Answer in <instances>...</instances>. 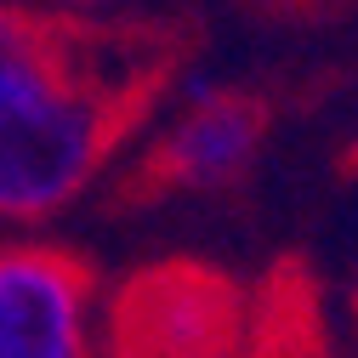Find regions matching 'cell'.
Returning a JSON list of instances; mask_svg holds the SVG:
<instances>
[{"instance_id": "2", "label": "cell", "mask_w": 358, "mask_h": 358, "mask_svg": "<svg viewBox=\"0 0 358 358\" xmlns=\"http://www.w3.org/2000/svg\"><path fill=\"white\" fill-rule=\"evenodd\" d=\"M267 131H273V103L250 85H188L182 108L159 120L143 148L114 176L120 210H148L165 199L222 194L256 171Z\"/></svg>"}, {"instance_id": "1", "label": "cell", "mask_w": 358, "mask_h": 358, "mask_svg": "<svg viewBox=\"0 0 358 358\" xmlns=\"http://www.w3.org/2000/svg\"><path fill=\"white\" fill-rule=\"evenodd\" d=\"M188 17H63L0 0V222L40 228L80 205L182 85Z\"/></svg>"}, {"instance_id": "3", "label": "cell", "mask_w": 358, "mask_h": 358, "mask_svg": "<svg viewBox=\"0 0 358 358\" xmlns=\"http://www.w3.org/2000/svg\"><path fill=\"white\" fill-rule=\"evenodd\" d=\"M256 296L216 262L159 256L103 307L108 358H245Z\"/></svg>"}, {"instance_id": "6", "label": "cell", "mask_w": 358, "mask_h": 358, "mask_svg": "<svg viewBox=\"0 0 358 358\" xmlns=\"http://www.w3.org/2000/svg\"><path fill=\"white\" fill-rule=\"evenodd\" d=\"M46 12H63V17H114L120 0H34Z\"/></svg>"}, {"instance_id": "5", "label": "cell", "mask_w": 358, "mask_h": 358, "mask_svg": "<svg viewBox=\"0 0 358 358\" xmlns=\"http://www.w3.org/2000/svg\"><path fill=\"white\" fill-rule=\"evenodd\" d=\"M245 358H336L330 330H324V307H319V285H313V273L296 256H285L267 273V285L256 290Z\"/></svg>"}, {"instance_id": "4", "label": "cell", "mask_w": 358, "mask_h": 358, "mask_svg": "<svg viewBox=\"0 0 358 358\" xmlns=\"http://www.w3.org/2000/svg\"><path fill=\"white\" fill-rule=\"evenodd\" d=\"M0 358H108L97 267L52 239H0Z\"/></svg>"}, {"instance_id": "8", "label": "cell", "mask_w": 358, "mask_h": 358, "mask_svg": "<svg viewBox=\"0 0 358 358\" xmlns=\"http://www.w3.org/2000/svg\"><path fill=\"white\" fill-rule=\"evenodd\" d=\"M296 6H307V0H296Z\"/></svg>"}, {"instance_id": "7", "label": "cell", "mask_w": 358, "mask_h": 358, "mask_svg": "<svg viewBox=\"0 0 358 358\" xmlns=\"http://www.w3.org/2000/svg\"><path fill=\"white\" fill-rule=\"evenodd\" d=\"M347 319H352V341H358V267H352V279H347Z\"/></svg>"}]
</instances>
